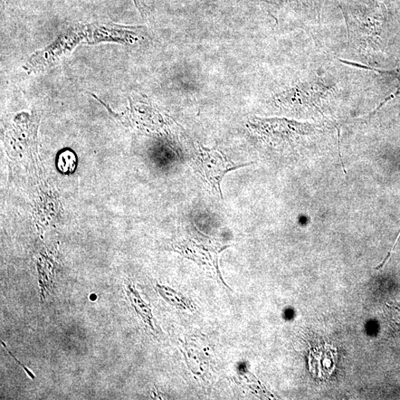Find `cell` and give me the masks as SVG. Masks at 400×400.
Listing matches in <instances>:
<instances>
[{
	"label": "cell",
	"instance_id": "7a4b0ae2",
	"mask_svg": "<svg viewBox=\"0 0 400 400\" xmlns=\"http://www.w3.org/2000/svg\"><path fill=\"white\" fill-rule=\"evenodd\" d=\"M189 166L205 187L213 195L222 199L221 184L224 177L230 171L249 164H236L221 151L199 147L190 155Z\"/></svg>",
	"mask_w": 400,
	"mask_h": 400
},
{
	"label": "cell",
	"instance_id": "6da1fadb",
	"mask_svg": "<svg viewBox=\"0 0 400 400\" xmlns=\"http://www.w3.org/2000/svg\"><path fill=\"white\" fill-rule=\"evenodd\" d=\"M133 32L126 26L113 23L74 25L67 28L44 49L35 52L24 66L26 71L39 72L49 69L80 44L101 42L126 43Z\"/></svg>",
	"mask_w": 400,
	"mask_h": 400
},
{
	"label": "cell",
	"instance_id": "3957f363",
	"mask_svg": "<svg viewBox=\"0 0 400 400\" xmlns=\"http://www.w3.org/2000/svg\"><path fill=\"white\" fill-rule=\"evenodd\" d=\"M174 249L208 268H216L222 247L193 230H184L175 241Z\"/></svg>",
	"mask_w": 400,
	"mask_h": 400
},
{
	"label": "cell",
	"instance_id": "277c9868",
	"mask_svg": "<svg viewBox=\"0 0 400 400\" xmlns=\"http://www.w3.org/2000/svg\"><path fill=\"white\" fill-rule=\"evenodd\" d=\"M1 344H2L3 346H4V347H5V350L8 351V353L9 355H11V356H12V357L14 358V360L16 362V363H17L19 365H20V366H21V367H22V368H23L25 370V373H27V375L28 376H30V377H31L32 379H35V376H34V375H33V374L31 373V371H30V370H28V369H27V368H26V367H25V366L23 364H22L21 363V362H20V361H19V360H18V359H16V357H14V355L12 354V352H11L10 351H9V350L7 348V347H6V346H5V342L3 341V340H2V339H1Z\"/></svg>",
	"mask_w": 400,
	"mask_h": 400
}]
</instances>
